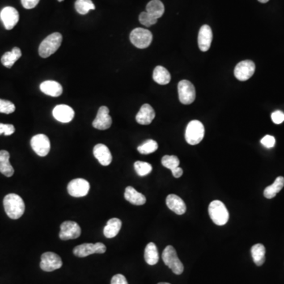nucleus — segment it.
Masks as SVG:
<instances>
[{
  "label": "nucleus",
  "instance_id": "1",
  "mask_svg": "<svg viewBox=\"0 0 284 284\" xmlns=\"http://www.w3.org/2000/svg\"><path fill=\"white\" fill-rule=\"evenodd\" d=\"M3 206L6 215L12 220H18L24 214L26 205L19 195L10 193L3 199Z\"/></svg>",
  "mask_w": 284,
  "mask_h": 284
},
{
  "label": "nucleus",
  "instance_id": "2",
  "mask_svg": "<svg viewBox=\"0 0 284 284\" xmlns=\"http://www.w3.org/2000/svg\"><path fill=\"white\" fill-rule=\"evenodd\" d=\"M63 36L60 32H54L44 39L39 47V55L42 58H48L60 48Z\"/></svg>",
  "mask_w": 284,
  "mask_h": 284
},
{
  "label": "nucleus",
  "instance_id": "3",
  "mask_svg": "<svg viewBox=\"0 0 284 284\" xmlns=\"http://www.w3.org/2000/svg\"><path fill=\"white\" fill-rule=\"evenodd\" d=\"M209 213L213 222L218 226H223L228 221V210L222 201H212L209 205Z\"/></svg>",
  "mask_w": 284,
  "mask_h": 284
},
{
  "label": "nucleus",
  "instance_id": "4",
  "mask_svg": "<svg viewBox=\"0 0 284 284\" xmlns=\"http://www.w3.org/2000/svg\"><path fill=\"white\" fill-rule=\"evenodd\" d=\"M205 136V127L201 122L193 120L189 122L186 129L185 138L187 143L191 145H197L202 141Z\"/></svg>",
  "mask_w": 284,
  "mask_h": 284
},
{
  "label": "nucleus",
  "instance_id": "5",
  "mask_svg": "<svg viewBox=\"0 0 284 284\" xmlns=\"http://www.w3.org/2000/svg\"><path fill=\"white\" fill-rule=\"evenodd\" d=\"M163 262L176 275H180L184 271V266L179 260L177 252L172 246H167L162 254Z\"/></svg>",
  "mask_w": 284,
  "mask_h": 284
},
{
  "label": "nucleus",
  "instance_id": "6",
  "mask_svg": "<svg viewBox=\"0 0 284 284\" xmlns=\"http://www.w3.org/2000/svg\"><path fill=\"white\" fill-rule=\"evenodd\" d=\"M129 40L136 48L145 49L153 41V34L149 30L143 28H136L130 32Z\"/></svg>",
  "mask_w": 284,
  "mask_h": 284
},
{
  "label": "nucleus",
  "instance_id": "7",
  "mask_svg": "<svg viewBox=\"0 0 284 284\" xmlns=\"http://www.w3.org/2000/svg\"><path fill=\"white\" fill-rule=\"evenodd\" d=\"M179 100L183 104H190L196 98L194 86L187 80H183L178 85Z\"/></svg>",
  "mask_w": 284,
  "mask_h": 284
},
{
  "label": "nucleus",
  "instance_id": "8",
  "mask_svg": "<svg viewBox=\"0 0 284 284\" xmlns=\"http://www.w3.org/2000/svg\"><path fill=\"white\" fill-rule=\"evenodd\" d=\"M107 251L105 245L102 243H84L74 249V254L78 257H86L94 253H104Z\"/></svg>",
  "mask_w": 284,
  "mask_h": 284
},
{
  "label": "nucleus",
  "instance_id": "9",
  "mask_svg": "<svg viewBox=\"0 0 284 284\" xmlns=\"http://www.w3.org/2000/svg\"><path fill=\"white\" fill-rule=\"evenodd\" d=\"M40 266L44 272H53L63 266L62 259L55 252H46L42 254Z\"/></svg>",
  "mask_w": 284,
  "mask_h": 284
},
{
  "label": "nucleus",
  "instance_id": "10",
  "mask_svg": "<svg viewBox=\"0 0 284 284\" xmlns=\"http://www.w3.org/2000/svg\"><path fill=\"white\" fill-rule=\"evenodd\" d=\"M90 183L84 179H75L67 186L68 193L74 197H85L90 192Z\"/></svg>",
  "mask_w": 284,
  "mask_h": 284
},
{
  "label": "nucleus",
  "instance_id": "11",
  "mask_svg": "<svg viewBox=\"0 0 284 284\" xmlns=\"http://www.w3.org/2000/svg\"><path fill=\"white\" fill-rule=\"evenodd\" d=\"M31 147L39 157L48 155L51 149V142L45 134H36L31 139Z\"/></svg>",
  "mask_w": 284,
  "mask_h": 284
},
{
  "label": "nucleus",
  "instance_id": "12",
  "mask_svg": "<svg viewBox=\"0 0 284 284\" xmlns=\"http://www.w3.org/2000/svg\"><path fill=\"white\" fill-rule=\"evenodd\" d=\"M81 234V227L74 221H65L60 226V239L61 240L78 239Z\"/></svg>",
  "mask_w": 284,
  "mask_h": 284
},
{
  "label": "nucleus",
  "instance_id": "13",
  "mask_svg": "<svg viewBox=\"0 0 284 284\" xmlns=\"http://www.w3.org/2000/svg\"><path fill=\"white\" fill-rule=\"evenodd\" d=\"M254 63L251 60H244L237 64L235 68V76L241 82H245L253 75L255 72Z\"/></svg>",
  "mask_w": 284,
  "mask_h": 284
},
{
  "label": "nucleus",
  "instance_id": "14",
  "mask_svg": "<svg viewBox=\"0 0 284 284\" xmlns=\"http://www.w3.org/2000/svg\"><path fill=\"white\" fill-rule=\"evenodd\" d=\"M0 18L2 20L5 29L11 30L18 24L19 14L18 10L12 6H6L0 12Z\"/></svg>",
  "mask_w": 284,
  "mask_h": 284
},
{
  "label": "nucleus",
  "instance_id": "15",
  "mask_svg": "<svg viewBox=\"0 0 284 284\" xmlns=\"http://www.w3.org/2000/svg\"><path fill=\"white\" fill-rule=\"evenodd\" d=\"M112 124V119L109 115V109L105 106H102L98 110L97 115L93 122V126L99 130L109 129Z\"/></svg>",
  "mask_w": 284,
  "mask_h": 284
},
{
  "label": "nucleus",
  "instance_id": "16",
  "mask_svg": "<svg viewBox=\"0 0 284 284\" xmlns=\"http://www.w3.org/2000/svg\"><path fill=\"white\" fill-rule=\"evenodd\" d=\"M52 115L57 121L67 124L74 119V111L70 106L60 104L54 108Z\"/></svg>",
  "mask_w": 284,
  "mask_h": 284
},
{
  "label": "nucleus",
  "instance_id": "17",
  "mask_svg": "<svg viewBox=\"0 0 284 284\" xmlns=\"http://www.w3.org/2000/svg\"><path fill=\"white\" fill-rule=\"evenodd\" d=\"M213 31L210 26L204 25L201 26L198 33V46L201 52L209 51L213 41Z\"/></svg>",
  "mask_w": 284,
  "mask_h": 284
},
{
  "label": "nucleus",
  "instance_id": "18",
  "mask_svg": "<svg viewBox=\"0 0 284 284\" xmlns=\"http://www.w3.org/2000/svg\"><path fill=\"white\" fill-rule=\"evenodd\" d=\"M155 111L151 105L145 103L136 116V121L141 125H149L155 118Z\"/></svg>",
  "mask_w": 284,
  "mask_h": 284
},
{
  "label": "nucleus",
  "instance_id": "19",
  "mask_svg": "<svg viewBox=\"0 0 284 284\" xmlns=\"http://www.w3.org/2000/svg\"><path fill=\"white\" fill-rule=\"evenodd\" d=\"M94 155L103 166H108L112 161V156L109 149L103 144L95 145L94 149Z\"/></svg>",
  "mask_w": 284,
  "mask_h": 284
},
{
  "label": "nucleus",
  "instance_id": "20",
  "mask_svg": "<svg viewBox=\"0 0 284 284\" xmlns=\"http://www.w3.org/2000/svg\"><path fill=\"white\" fill-rule=\"evenodd\" d=\"M166 204L170 210L177 215H183L187 212L185 202L177 195L169 194L166 199Z\"/></svg>",
  "mask_w": 284,
  "mask_h": 284
},
{
  "label": "nucleus",
  "instance_id": "21",
  "mask_svg": "<svg viewBox=\"0 0 284 284\" xmlns=\"http://www.w3.org/2000/svg\"><path fill=\"white\" fill-rule=\"evenodd\" d=\"M40 90L43 94L51 95L53 97L60 96L63 94V87L59 82L55 81H45L42 82L40 86Z\"/></svg>",
  "mask_w": 284,
  "mask_h": 284
},
{
  "label": "nucleus",
  "instance_id": "22",
  "mask_svg": "<svg viewBox=\"0 0 284 284\" xmlns=\"http://www.w3.org/2000/svg\"><path fill=\"white\" fill-rule=\"evenodd\" d=\"M0 172L6 177H11L14 173L10 163V153L6 150H0Z\"/></svg>",
  "mask_w": 284,
  "mask_h": 284
},
{
  "label": "nucleus",
  "instance_id": "23",
  "mask_svg": "<svg viewBox=\"0 0 284 284\" xmlns=\"http://www.w3.org/2000/svg\"><path fill=\"white\" fill-rule=\"evenodd\" d=\"M124 197L126 200L131 203L132 205H143L146 202V197L145 195L137 192L132 187H127L126 188Z\"/></svg>",
  "mask_w": 284,
  "mask_h": 284
},
{
  "label": "nucleus",
  "instance_id": "24",
  "mask_svg": "<svg viewBox=\"0 0 284 284\" xmlns=\"http://www.w3.org/2000/svg\"><path fill=\"white\" fill-rule=\"evenodd\" d=\"M122 227V221L120 219L112 218L107 221V225L103 228V235L107 239H113L119 234Z\"/></svg>",
  "mask_w": 284,
  "mask_h": 284
},
{
  "label": "nucleus",
  "instance_id": "25",
  "mask_svg": "<svg viewBox=\"0 0 284 284\" xmlns=\"http://www.w3.org/2000/svg\"><path fill=\"white\" fill-rule=\"evenodd\" d=\"M22 57V52L19 48H13L10 52H6L1 58V63L6 68L12 67L16 61Z\"/></svg>",
  "mask_w": 284,
  "mask_h": 284
},
{
  "label": "nucleus",
  "instance_id": "26",
  "mask_svg": "<svg viewBox=\"0 0 284 284\" xmlns=\"http://www.w3.org/2000/svg\"><path fill=\"white\" fill-rule=\"evenodd\" d=\"M153 78L159 85H167L171 82V74L163 66H157L153 71Z\"/></svg>",
  "mask_w": 284,
  "mask_h": 284
},
{
  "label": "nucleus",
  "instance_id": "27",
  "mask_svg": "<svg viewBox=\"0 0 284 284\" xmlns=\"http://www.w3.org/2000/svg\"><path fill=\"white\" fill-rule=\"evenodd\" d=\"M284 187V178L279 176L276 178L272 185L266 187L264 191V197L268 199L274 198L277 193H280Z\"/></svg>",
  "mask_w": 284,
  "mask_h": 284
},
{
  "label": "nucleus",
  "instance_id": "28",
  "mask_svg": "<svg viewBox=\"0 0 284 284\" xmlns=\"http://www.w3.org/2000/svg\"><path fill=\"white\" fill-rule=\"evenodd\" d=\"M164 5L160 0H152L146 6V12L151 14L152 16L159 19L164 14Z\"/></svg>",
  "mask_w": 284,
  "mask_h": 284
},
{
  "label": "nucleus",
  "instance_id": "29",
  "mask_svg": "<svg viewBox=\"0 0 284 284\" xmlns=\"http://www.w3.org/2000/svg\"><path fill=\"white\" fill-rule=\"evenodd\" d=\"M145 260L149 265H155L159 261V252L155 243H149L145 247Z\"/></svg>",
  "mask_w": 284,
  "mask_h": 284
},
{
  "label": "nucleus",
  "instance_id": "30",
  "mask_svg": "<svg viewBox=\"0 0 284 284\" xmlns=\"http://www.w3.org/2000/svg\"><path fill=\"white\" fill-rule=\"evenodd\" d=\"M252 260L257 266H261L265 261V247L262 244H256L251 248Z\"/></svg>",
  "mask_w": 284,
  "mask_h": 284
},
{
  "label": "nucleus",
  "instance_id": "31",
  "mask_svg": "<svg viewBox=\"0 0 284 284\" xmlns=\"http://www.w3.org/2000/svg\"><path fill=\"white\" fill-rule=\"evenodd\" d=\"M95 6L92 0H77L75 2V9L78 14H88L90 10H95Z\"/></svg>",
  "mask_w": 284,
  "mask_h": 284
},
{
  "label": "nucleus",
  "instance_id": "32",
  "mask_svg": "<svg viewBox=\"0 0 284 284\" xmlns=\"http://www.w3.org/2000/svg\"><path fill=\"white\" fill-rule=\"evenodd\" d=\"M158 149V144L154 140L149 139L137 147V151L143 155L155 153Z\"/></svg>",
  "mask_w": 284,
  "mask_h": 284
},
{
  "label": "nucleus",
  "instance_id": "33",
  "mask_svg": "<svg viewBox=\"0 0 284 284\" xmlns=\"http://www.w3.org/2000/svg\"><path fill=\"white\" fill-rule=\"evenodd\" d=\"M134 169H135L137 175L141 176V177H144V176H146V175L151 173L153 167L150 163H147V162L137 161L134 163Z\"/></svg>",
  "mask_w": 284,
  "mask_h": 284
},
{
  "label": "nucleus",
  "instance_id": "34",
  "mask_svg": "<svg viewBox=\"0 0 284 284\" xmlns=\"http://www.w3.org/2000/svg\"><path fill=\"white\" fill-rule=\"evenodd\" d=\"M161 162H162V165L163 167L170 169L171 171L179 167V163H180L179 158L175 156H164L162 158Z\"/></svg>",
  "mask_w": 284,
  "mask_h": 284
},
{
  "label": "nucleus",
  "instance_id": "35",
  "mask_svg": "<svg viewBox=\"0 0 284 284\" xmlns=\"http://www.w3.org/2000/svg\"><path fill=\"white\" fill-rule=\"evenodd\" d=\"M157 20L158 19L152 16L151 14H149L146 11L141 12L139 15V22H141V25H143L146 27H150V26L155 25Z\"/></svg>",
  "mask_w": 284,
  "mask_h": 284
},
{
  "label": "nucleus",
  "instance_id": "36",
  "mask_svg": "<svg viewBox=\"0 0 284 284\" xmlns=\"http://www.w3.org/2000/svg\"><path fill=\"white\" fill-rule=\"evenodd\" d=\"M15 111V105L12 102L0 99V113L11 114Z\"/></svg>",
  "mask_w": 284,
  "mask_h": 284
},
{
  "label": "nucleus",
  "instance_id": "37",
  "mask_svg": "<svg viewBox=\"0 0 284 284\" xmlns=\"http://www.w3.org/2000/svg\"><path fill=\"white\" fill-rule=\"evenodd\" d=\"M15 131V128L11 124H3L0 123V135L4 134L5 136L12 135Z\"/></svg>",
  "mask_w": 284,
  "mask_h": 284
},
{
  "label": "nucleus",
  "instance_id": "38",
  "mask_svg": "<svg viewBox=\"0 0 284 284\" xmlns=\"http://www.w3.org/2000/svg\"><path fill=\"white\" fill-rule=\"evenodd\" d=\"M260 142L264 145V147L271 149V148L274 147L275 144H276V139H275V137L273 136L266 135L263 137Z\"/></svg>",
  "mask_w": 284,
  "mask_h": 284
},
{
  "label": "nucleus",
  "instance_id": "39",
  "mask_svg": "<svg viewBox=\"0 0 284 284\" xmlns=\"http://www.w3.org/2000/svg\"><path fill=\"white\" fill-rule=\"evenodd\" d=\"M272 120L275 124H281L284 122V113L281 111H276L272 114Z\"/></svg>",
  "mask_w": 284,
  "mask_h": 284
},
{
  "label": "nucleus",
  "instance_id": "40",
  "mask_svg": "<svg viewBox=\"0 0 284 284\" xmlns=\"http://www.w3.org/2000/svg\"><path fill=\"white\" fill-rule=\"evenodd\" d=\"M21 2L24 8L30 10V9L36 7L40 2V0H21Z\"/></svg>",
  "mask_w": 284,
  "mask_h": 284
},
{
  "label": "nucleus",
  "instance_id": "41",
  "mask_svg": "<svg viewBox=\"0 0 284 284\" xmlns=\"http://www.w3.org/2000/svg\"><path fill=\"white\" fill-rule=\"evenodd\" d=\"M111 284H128V282L124 275L117 274L111 279Z\"/></svg>",
  "mask_w": 284,
  "mask_h": 284
},
{
  "label": "nucleus",
  "instance_id": "42",
  "mask_svg": "<svg viewBox=\"0 0 284 284\" xmlns=\"http://www.w3.org/2000/svg\"><path fill=\"white\" fill-rule=\"evenodd\" d=\"M171 172H172V175H173L174 177L180 178L182 175H183V170L181 167H176V168L174 169V170H172Z\"/></svg>",
  "mask_w": 284,
  "mask_h": 284
},
{
  "label": "nucleus",
  "instance_id": "43",
  "mask_svg": "<svg viewBox=\"0 0 284 284\" xmlns=\"http://www.w3.org/2000/svg\"><path fill=\"white\" fill-rule=\"evenodd\" d=\"M259 2H261V3H266L269 0H258Z\"/></svg>",
  "mask_w": 284,
  "mask_h": 284
},
{
  "label": "nucleus",
  "instance_id": "44",
  "mask_svg": "<svg viewBox=\"0 0 284 284\" xmlns=\"http://www.w3.org/2000/svg\"><path fill=\"white\" fill-rule=\"evenodd\" d=\"M168 284V283H159V284Z\"/></svg>",
  "mask_w": 284,
  "mask_h": 284
},
{
  "label": "nucleus",
  "instance_id": "45",
  "mask_svg": "<svg viewBox=\"0 0 284 284\" xmlns=\"http://www.w3.org/2000/svg\"><path fill=\"white\" fill-rule=\"evenodd\" d=\"M59 2H63L64 0H58Z\"/></svg>",
  "mask_w": 284,
  "mask_h": 284
}]
</instances>
